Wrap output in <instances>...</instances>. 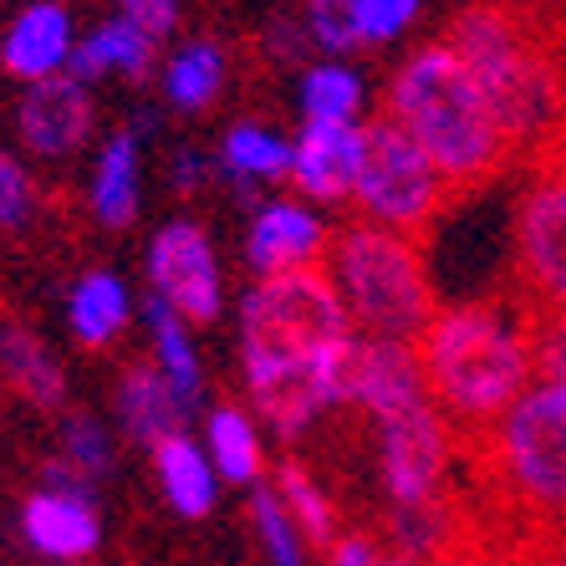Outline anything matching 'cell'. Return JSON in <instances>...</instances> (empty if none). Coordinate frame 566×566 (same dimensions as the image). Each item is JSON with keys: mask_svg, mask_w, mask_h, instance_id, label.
I'll return each mask as SVG.
<instances>
[{"mask_svg": "<svg viewBox=\"0 0 566 566\" xmlns=\"http://www.w3.org/2000/svg\"><path fill=\"white\" fill-rule=\"evenodd\" d=\"M531 169H566V154H556V158H546V164H531Z\"/></svg>", "mask_w": 566, "mask_h": 566, "instance_id": "f35d334b", "label": "cell"}, {"mask_svg": "<svg viewBox=\"0 0 566 566\" xmlns=\"http://www.w3.org/2000/svg\"><path fill=\"white\" fill-rule=\"evenodd\" d=\"M224 169L235 174V179H291V144L276 138V133L255 128H230L224 138Z\"/></svg>", "mask_w": 566, "mask_h": 566, "instance_id": "4316f807", "label": "cell"}, {"mask_svg": "<svg viewBox=\"0 0 566 566\" xmlns=\"http://www.w3.org/2000/svg\"><path fill=\"white\" fill-rule=\"evenodd\" d=\"M245 382L261 419L276 434H302L332 403H347L353 316L332 286L327 265L261 276L245 296Z\"/></svg>", "mask_w": 566, "mask_h": 566, "instance_id": "7a4b0ae2", "label": "cell"}, {"mask_svg": "<svg viewBox=\"0 0 566 566\" xmlns=\"http://www.w3.org/2000/svg\"><path fill=\"white\" fill-rule=\"evenodd\" d=\"M505 291L566 316V169H531L515 205V265Z\"/></svg>", "mask_w": 566, "mask_h": 566, "instance_id": "52a82bcc", "label": "cell"}, {"mask_svg": "<svg viewBox=\"0 0 566 566\" xmlns=\"http://www.w3.org/2000/svg\"><path fill=\"white\" fill-rule=\"evenodd\" d=\"M210 449H214V464H220L224 480H235V485H255V480H261V444H255V429L245 413L214 409L210 413Z\"/></svg>", "mask_w": 566, "mask_h": 566, "instance_id": "83f0119b", "label": "cell"}, {"mask_svg": "<svg viewBox=\"0 0 566 566\" xmlns=\"http://www.w3.org/2000/svg\"><path fill=\"white\" fill-rule=\"evenodd\" d=\"M505 302H511L515 327H521V337H526L531 378L536 382H566V316L521 302L515 291H505Z\"/></svg>", "mask_w": 566, "mask_h": 566, "instance_id": "603a6c76", "label": "cell"}, {"mask_svg": "<svg viewBox=\"0 0 566 566\" xmlns=\"http://www.w3.org/2000/svg\"><path fill=\"white\" fill-rule=\"evenodd\" d=\"M93 118H97L93 93H87V82H77L72 72L31 82L21 107H15V128H21L31 154H41V158L77 154V148L93 138Z\"/></svg>", "mask_w": 566, "mask_h": 566, "instance_id": "30bf717a", "label": "cell"}, {"mask_svg": "<svg viewBox=\"0 0 566 566\" xmlns=\"http://www.w3.org/2000/svg\"><path fill=\"white\" fill-rule=\"evenodd\" d=\"M347 403L368 409L378 423L423 403V378H419L413 343H388V337L353 343V357H347Z\"/></svg>", "mask_w": 566, "mask_h": 566, "instance_id": "8fae6325", "label": "cell"}, {"mask_svg": "<svg viewBox=\"0 0 566 566\" xmlns=\"http://www.w3.org/2000/svg\"><path fill=\"white\" fill-rule=\"evenodd\" d=\"M36 210V189H31V174L15 164L6 148H0V230H15L27 224Z\"/></svg>", "mask_w": 566, "mask_h": 566, "instance_id": "4dcf8cb0", "label": "cell"}, {"mask_svg": "<svg viewBox=\"0 0 566 566\" xmlns=\"http://www.w3.org/2000/svg\"><path fill=\"white\" fill-rule=\"evenodd\" d=\"M93 210L103 224L123 230L138 214V138L118 133L97 158V185H93Z\"/></svg>", "mask_w": 566, "mask_h": 566, "instance_id": "ffe728a7", "label": "cell"}, {"mask_svg": "<svg viewBox=\"0 0 566 566\" xmlns=\"http://www.w3.org/2000/svg\"><path fill=\"white\" fill-rule=\"evenodd\" d=\"M302 107L312 123H353L363 107V82L343 62H316L302 77Z\"/></svg>", "mask_w": 566, "mask_h": 566, "instance_id": "cb8c5ba5", "label": "cell"}, {"mask_svg": "<svg viewBox=\"0 0 566 566\" xmlns=\"http://www.w3.org/2000/svg\"><path fill=\"white\" fill-rule=\"evenodd\" d=\"M174 174H179V185H195V179H199L195 154H179V169H174Z\"/></svg>", "mask_w": 566, "mask_h": 566, "instance_id": "74e56055", "label": "cell"}, {"mask_svg": "<svg viewBox=\"0 0 566 566\" xmlns=\"http://www.w3.org/2000/svg\"><path fill=\"white\" fill-rule=\"evenodd\" d=\"M154 62H158L154 41L138 36L123 15H113V21H103L93 36H82L77 46H72L66 72H72L77 82H93V77H103V72H123V77L144 82L148 72H154Z\"/></svg>", "mask_w": 566, "mask_h": 566, "instance_id": "ac0fdd59", "label": "cell"}, {"mask_svg": "<svg viewBox=\"0 0 566 566\" xmlns=\"http://www.w3.org/2000/svg\"><path fill=\"white\" fill-rule=\"evenodd\" d=\"M66 460L77 464L82 474H93V480L107 470V460H113V454H107V434L97 429V419H87V413H82V419L66 423Z\"/></svg>", "mask_w": 566, "mask_h": 566, "instance_id": "d6a6232c", "label": "cell"}, {"mask_svg": "<svg viewBox=\"0 0 566 566\" xmlns=\"http://www.w3.org/2000/svg\"><path fill=\"white\" fill-rule=\"evenodd\" d=\"M148 322H154V347H158V368L169 378V388L185 398V409L199 398V363H195V347H189L179 316L164 306V296H148Z\"/></svg>", "mask_w": 566, "mask_h": 566, "instance_id": "484cf974", "label": "cell"}, {"mask_svg": "<svg viewBox=\"0 0 566 566\" xmlns=\"http://www.w3.org/2000/svg\"><path fill=\"white\" fill-rule=\"evenodd\" d=\"M382 118H394L434 164L449 205H464L480 189H490L515 158L485 93L474 87L470 66L444 41H429L409 62H398L382 97Z\"/></svg>", "mask_w": 566, "mask_h": 566, "instance_id": "3957f363", "label": "cell"}, {"mask_svg": "<svg viewBox=\"0 0 566 566\" xmlns=\"http://www.w3.org/2000/svg\"><path fill=\"white\" fill-rule=\"evenodd\" d=\"M77 46V31H72V11L62 0H36L6 27L0 41V66L21 82H41L66 72V56Z\"/></svg>", "mask_w": 566, "mask_h": 566, "instance_id": "4fadbf2b", "label": "cell"}, {"mask_svg": "<svg viewBox=\"0 0 566 566\" xmlns=\"http://www.w3.org/2000/svg\"><path fill=\"white\" fill-rule=\"evenodd\" d=\"M128 322V291H123L118 276L107 271H93L82 276L77 291H72V332H77L82 347H107Z\"/></svg>", "mask_w": 566, "mask_h": 566, "instance_id": "44dd1931", "label": "cell"}, {"mask_svg": "<svg viewBox=\"0 0 566 566\" xmlns=\"http://www.w3.org/2000/svg\"><path fill=\"white\" fill-rule=\"evenodd\" d=\"M552 566H566V531H562V541H556V556H552Z\"/></svg>", "mask_w": 566, "mask_h": 566, "instance_id": "ab89813d", "label": "cell"}, {"mask_svg": "<svg viewBox=\"0 0 566 566\" xmlns=\"http://www.w3.org/2000/svg\"><path fill=\"white\" fill-rule=\"evenodd\" d=\"M302 27H306V36H312V46H322V52H332V56L368 46V41H363V6H357V0H306Z\"/></svg>", "mask_w": 566, "mask_h": 566, "instance_id": "f1b7e54d", "label": "cell"}, {"mask_svg": "<svg viewBox=\"0 0 566 566\" xmlns=\"http://www.w3.org/2000/svg\"><path fill=\"white\" fill-rule=\"evenodd\" d=\"M148 276H154V296H164L174 316L199 327L220 316V271H214L210 235L195 220H174L158 230L148 251Z\"/></svg>", "mask_w": 566, "mask_h": 566, "instance_id": "9c48e42d", "label": "cell"}, {"mask_svg": "<svg viewBox=\"0 0 566 566\" xmlns=\"http://www.w3.org/2000/svg\"><path fill=\"white\" fill-rule=\"evenodd\" d=\"M327 245H332V235L302 205H265L251 230V265L261 276H281V271L322 265L327 261Z\"/></svg>", "mask_w": 566, "mask_h": 566, "instance_id": "9a60e30c", "label": "cell"}, {"mask_svg": "<svg viewBox=\"0 0 566 566\" xmlns=\"http://www.w3.org/2000/svg\"><path fill=\"white\" fill-rule=\"evenodd\" d=\"M434 566H526V562H521V556H511V552H501V546H490V541L474 531V515H470L464 541H454V546H449Z\"/></svg>", "mask_w": 566, "mask_h": 566, "instance_id": "e575fe53", "label": "cell"}, {"mask_svg": "<svg viewBox=\"0 0 566 566\" xmlns=\"http://www.w3.org/2000/svg\"><path fill=\"white\" fill-rule=\"evenodd\" d=\"M251 515H255V526H261L265 552H271V566H302V541H296V521L286 515V505H281L276 490L255 485Z\"/></svg>", "mask_w": 566, "mask_h": 566, "instance_id": "f546056e", "label": "cell"}, {"mask_svg": "<svg viewBox=\"0 0 566 566\" xmlns=\"http://www.w3.org/2000/svg\"><path fill=\"white\" fill-rule=\"evenodd\" d=\"M327 255L332 286L357 327L368 337H388V343H419L439 312L419 245H409L382 224H343L332 235Z\"/></svg>", "mask_w": 566, "mask_h": 566, "instance_id": "5b68a950", "label": "cell"}, {"mask_svg": "<svg viewBox=\"0 0 566 566\" xmlns=\"http://www.w3.org/2000/svg\"><path fill=\"white\" fill-rule=\"evenodd\" d=\"M363 6V41H394L419 21L423 0H357Z\"/></svg>", "mask_w": 566, "mask_h": 566, "instance_id": "1f68e13d", "label": "cell"}, {"mask_svg": "<svg viewBox=\"0 0 566 566\" xmlns=\"http://www.w3.org/2000/svg\"><path fill=\"white\" fill-rule=\"evenodd\" d=\"M454 460L474 531L526 566H552L566 531V382H531L495 429L454 439Z\"/></svg>", "mask_w": 566, "mask_h": 566, "instance_id": "6da1fadb", "label": "cell"}, {"mask_svg": "<svg viewBox=\"0 0 566 566\" xmlns=\"http://www.w3.org/2000/svg\"><path fill=\"white\" fill-rule=\"evenodd\" d=\"M357 169H363V128L353 123H312L291 144V185L312 199H353Z\"/></svg>", "mask_w": 566, "mask_h": 566, "instance_id": "7c38bea8", "label": "cell"}, {"mask_svg": "<svg viewBox=\"0 0 566 566\" xmlns=\"http://www.w3.org/2000/svg\"><path fill=\"white\" fill-rule=\"evenodd\" d=\"M449 464H454V439L429 398L382 419V480L394 490V505L439 501L454 485Z\"/></svg>", "mask_w": 566, "mask_h": 566, "instance_id": "ba28073f", "label": "cell"}, {"mask_svg": "<svg viewBox=\"0 0 566 566\" xmlns=\"http://www.w3.org/2000/svg\"><path fill=\"white\" fill-rule=\"evenodd\" d=\"M276 480H281V505H286V515L296 521V531L312 541L316 552H332V546H337V521H332V505L322 501V490L312 485V474L296 460H286L276 470Z\"/></svg>", "mask_w": 566, "mask_h": 566, "instance_id": "d4e9b609", "label": "cell"}, {"mask_svg": "<svg viewBox=\"0 0 566 566\" xmlns=\"http://www.w3.org/2000/svg\"><path fill=\"white\" fill-rule=\"evenodd\" d=\"M265 46H271V56H276V62H302L306 46H312V36H306L302 21H271Z\"/></svg>", "mask_w": 566, "mask_h": 566, "instance_id": "d590c367", "label": "cell"}, {"mask_svg": "<svg viewBox=\"0 0 566 566\" xmlns=\"http://www.w3.org/2000/svg\"><path fill=\"white\" fill-rule=\"evenodd\" d=\"M185 398L169 388L158 363H133L118 382V419L138 444H164V439L185 434Z\"/></svg>", "mask_w": 566, "mask_h": 566, "instance_id": "2e32d148", "label": "cell"}, {"mask_svg": "<svg viewBox=\"0 0 566 566\" xmlns=\"http://www.w3.org/2000/svg\"><path fill=\"white\" fill-rule=\"evenodd\" d=\"M378 562L382 552L368 536H337V546H332V566H378Z\"/></svg>", "mask_w": 566, "mask_h": 566, "instance_id": "8d00e7d4", "label": "cell"}, {"mask_svg": "<svg viewBox=\"0 0 566 566\" xmlns=\"http://www.w3.org/2000/svg\"><path fill=\"white\" fill-rule=\"evenodd\" d=\"M220 87H224V52L214 41H189L164 66V93H169L174 107H185V113L210 107L220 97Z\"/></svg>", "mask_w": 566, "mask_h": 566, "instance_id": "7402d4cb", "label": "cell"}, {"mask_svg": "<svg viewBox=\"0 0 566 566\" xmlns=\"http://www.w3.org/2000/svg\"><path fill=\"white\" fill-rule=\"evenodd\" d=\"M21 526H27L31 546L56 562H82L93 556L97 546V511L93 501H72V495H56V490H36L21 511Z\"/></svg>", "mask_w": 566, "mask_h": 566, "instance_id": "e0dca14e", "label": "cell"}, {"mask_svg": "<svg viewBox=\"0 0 566 566\" xmlns=\"http://www.w3.org/2000/svg\"><path fill=\"white\" fill-rule=\"evenodd\" d=\"M353 199L368 210V224L394 230L419 251L434 240L449 210L444 179L394 118H373L363 128V169H357Z\"/></svg>", "mask_w": 566, "mask_h": 566, "instance_id": "8992f818", "label": "cell"}, {"mask_svg": "<svg viewBox=\"0 0 566 566\" xmlns=\"http://www.w3.org/2000/svg\"><path fill=\"white\" fill-rule=\"evenodd\" d=\"M423 394L454 439L485 434L531 388V353L505 302H464L434 312L413 343Z\"/></svg>", "mask_w": 566, "mask_h": 566, "instance_id": "277c9868", "label": "cell"}, {"mask_svg": "<svg viewBox=\"0 0 566 566\" xmlns=\"http://www.w3.org/2000/svg\"><path fill=\"white\" fill-rule=\"evenodd\" d=\"M118 15L138 36H148L158 46V41L179 27V0H118Z\"/></svg>", "mask_w": 566, "mask_h": 566, "instance_id": "836d02e7", "label": "cell"}, {"mask_svg": "<svg viewBox=\"0 0 566 566\" xmlns=\"http://www.w3.org/2000/svg\"><path fill=\"white\" fill-rule=\"evenodd\" d=\"M154 470H158V480H164V495L174 501V511L189 515V521L210 515V505H214V474H210V464H205V454H199L185 434H174V439H164V444H154Z\"/></svg>", "mask_w": 566, "mask_h": 566, "instance_id": "d6986e66", "label": "cell"}, {"mask_svg": "<svg viewBox=\"0 0 566 566\" xmlns=\"http://www.w3.org/2000/svg\"><path fill=\"white\" fill-rule=\"evenodd\" d=\"M0 382L15 398H27L31 409H62L66 403V373L56 353L11 306H0Z\"/></svg>", "mask_w": 566, "mask_h": 566, "instance_id": "5bb4252c", "label": "cell"}]
</instances>
